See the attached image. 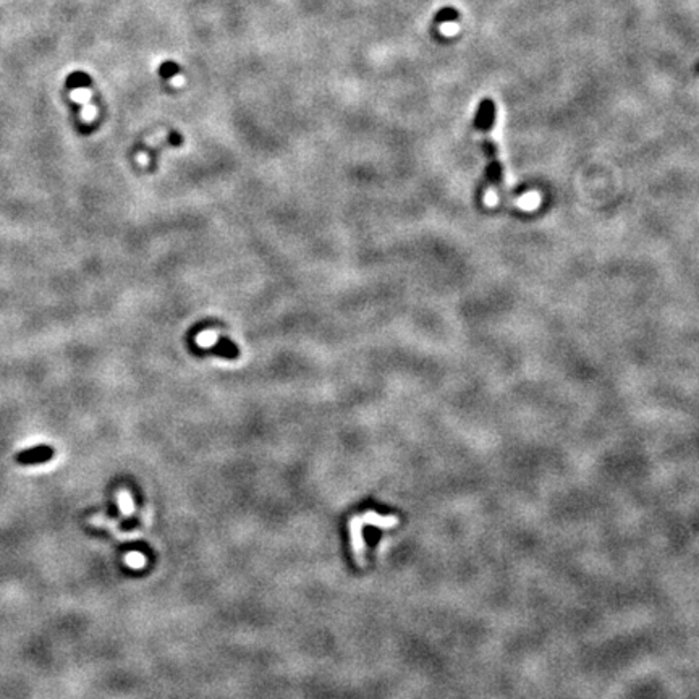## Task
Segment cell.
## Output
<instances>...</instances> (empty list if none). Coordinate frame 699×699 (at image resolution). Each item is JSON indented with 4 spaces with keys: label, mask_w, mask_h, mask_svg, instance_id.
Masks as SVG:
<instances>
[{
    "label": "cell",
    "mask_w": 699,
    "mask_h": 699,
    "mask_svg": "<svg viewBox=\"0 0 699 699\" xmlns=\"http://www.w3.org/2000/svg\"><path fill=\"white\" fill-rule=\"evenodd\" d=\"M495 122V107L494 102L484 101L482 102L481 109L477 110V118H476V126L479 128L481 131H484V138H482V151L487 157V180H489L491 185H494L497 190L500 191L504 190V170H502V165L499 159H497V147L494 145V141L489 138V130L494 126Z\"/></svg>",
    "instance_id": "cell-1"
},
{
    "label": "cell",
    "mask_w": 699,
    "mask_h": 699,
    "mask_svg": "<svg viewBox=\"0 0 699 699\" xmlns=\"http://www.w3.org/2000/svg\"><path fill=\"white\" fill-rule=\"evenodd\" d=\"M395 523H397L395 516H381V515L374 513V511H368V513H364V515H358V516H354L352 521H350L348 528H350V536H352V549H353L354 559H356L359 567H364V565H366V557H364V555H366V545H364V539H363L364 526L372 525V526H379V528H388V526H392Z\"/></svg>",
    "instance_id": "cell-2"
},
{
    "label": "cell",
    "mask_w": 699,
    "mask_h": 699,
    "mask_svg": "<svg viewBox=\"0 0 699 699\" xmlns=\"http://www.w3.org/2000/svg\"><path fill=\"white\" fill-rule=\"evenodd\" d=\"M54 454H56V452H54V449H51V447L39 445V447H33V449L19 452L15 460H17V463H19V465L46 463V461L52 459Z\"/></svg>",
    "instance_id": "cell-3"
},
{
    "label": "cell",
    "mask_w": 699,
    "mask_h": 699,
    "mask_svg": "<svg viewBox=\"0 0 699 699\" xmlns=\"http://www.w3.org/2000/svg\"><path fill=\"white\" fill-rule=\"evenodd\" d=\"M208 353L217 354V356H222V358H227V359L238 358V354H240L238 347H236L232 340H229V338H220V340L215 343L213 348L208 350Z\"/></svg>",
    "instance_id": "cell-4"
},
{
    "label": "cell",
    "mask_w": 699,
    "mask_h": 699,
    "mask_svg": "<svg viewBox=\"0 0 699 699\" xmlns=\"http://www.w3.org/2000/svg\"><path fill=\"white\" fill-rule=\"evenodd\" d=\"M118 502H120V510H122L123 515H131L133 511H135V507H133V499L126 491H122L120 494H118Z\"/></svg>",
    "instance_id": "cell-5"
},
{
    "label": "cell",
    "mask_w": 699,
    "mask_h": 699,
    "mask_svg": "<svg viewBox=\"0 0 699 699\" xmlns=\"http://www.w3.org/2000/svg\"><path fill=\"white\" fill-rule=\"evenodd\" d=\"M126 562L128 565H131V567H135V568H140L145 565V557H142L141 554H128L126 555Z\"/></svg>",
    "instance_id": "cell-6"
},
{
    "label": "cell",
    "mask_w": 699,
    "mask_h": 699,
    "mask_svg": "<svg viewBox=\"0 0 699 699\" xmlns=\"http://www.w3.org/2000/svg\"><path fill=\"white\" fill-rule=\"evenodd\" d=\"M175 70H176V67L174 65V63H165V65H164V67H162V70H161V73H162V75H164L165 78H167V76H169V78H170V75H172V73H174Z\"/></svg>",
    "instance_id": "cell-7"
},
{
    "label": "cell",
    "mask_w": 699,
    "mask_h": 699,
    "mask_svg": "<svg viewBox=\"0 0 699 699\" xmlns=\"http://www.w3.org/2000/svg\"><path fill=\"white\" fill-rule=\"evenodd\" d=\"M170 138H172V145H175V146H180L181 145V136L180 135H176V133H172Z\"/></svg>",
    "instance_id": "cell-8"
}]
</instances>
